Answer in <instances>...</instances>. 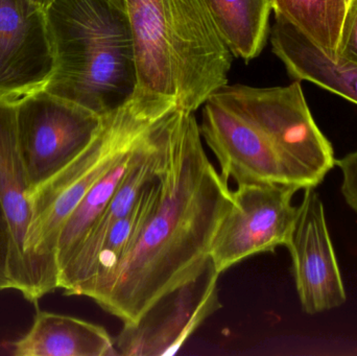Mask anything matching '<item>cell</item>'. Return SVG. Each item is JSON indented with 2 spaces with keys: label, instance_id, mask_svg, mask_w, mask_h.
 <instances>
[{
  "label": "cell",
  "instance_id": "obj_1",
  "mask_svg": "<svg viewBox=\"0 0 357 356\" xmlns=\"http://www.w3.org/2000/svg\"><path fill=\"white\" fill-rule=\"evenodd\" d=\"M231 205L232 190L204 150L195 113L181 109L152 213L92 300L123 324L136 323L158 299L203 269Z\"/></svg>",
  "mask_w": 357,
  "mask_h": 356
},
{
  "label": "cell",
  "instance_id": "obj_2",
  "mask_svg": "<svg viewBox=\"0 0 357 356\" xmlns=\"http://www.w3.org/2000/svg\"><path fill=\"white\" fill-rule=\"evenodd\" d=\"M135 47L136 91L195 113L228 84L233 54L206 0H126Z\"/></svg>",
  "mask_w": 357,
  "mask_h": 356
},
{
  "label": "cell",
  "instance_id": "obj_3",
  "mask_svg": "<svg viewBox=\"0 0 357 356\" xmlns=\"http://www.w3.org/2000/svg\"><path fill=\"white\" fill-rule=\"evenodd\" d=\"M54 65L43 89L105 116L137 87L126 0H54L46 10Z\"/></svg>",
  "mask_w": 357,
  "mask_h": 356
},
{
  "label": "cell",
  "instance_id": "obj_4",
  "mask_svg": "<svg viewBox=\"0 0 357 356\" xmlns=\"http://www.w3.org/2000/svg\"><path fill=\"white\" fill-rule=\"evenodd\" d=\"M175 104L172 98L135 91L125 105L102 116L96 137L73 162L31 194L33 215L25 245L29 302L37 303L59 288L56 247L65 222L96 182Z\"/></svg>",
  "mask_w": 357,
  "mask_h": 356
},
{
  "label": "cell",
  "instance_id": "obj_5",
  "mask_svg": "<svg viewBox=\"0 0 357 356\" xmlns=\"http://www.w3.org/2000/svg\"><path fill=\"white\" fill-rule=\"evenodd\" d=\"M210 98L264 135L295 187L316 188L337 165L333 146L317 125L299 81L270 88L227 84Z\"/></svg>",
  "mask_w": 357,
  "mask_h": 356
},
{
  "label": "cell",
  "instance_id": "obj_6",
  "mask_svg": "<svg viewBox=\"0 0 357 356\" xmlns=\"http://www.w3.org/2000/svg\"><path fill=\"white\" fill-rule=\"evenodd\" d=\"M102 123L94 111L44 89L16 100L17 144L29 198L89 146Z\"/></svg>",
  "mask_w": 357,
  "mask_h": 356
},
{
  "label": "cell",
  "instance_id": "obj_7",
  "mask_svg": "<svg viewBox=\"0 0 357 356\" xmlns=\"http://www.w3.org/2000/svg\"><path fill=\"white\" fill-rule=\"evenodd\" d=\"M298 190L282 184H238L210 248L218 273L254 255L287 246L299 213V206L293 204Z\"/></svg>",
  "mask_w": 357,
  "mask_h": 356
},
{
  "label": "cell",
  "instance_id": "obj_8",
  "mask_svg": "<svg viewBox=\"0 0 357 356\" xmlns=\"http://www.w3.org/2000/svg\"><path fill=\"white\" fill-rule=\"evenodd\" d=\"M211 259L190 279L156 301L136 323L123 324L114 339L119 355H176L199 326L222 309Z\"/></svg>",
  "mask_w": 357,
  "mask_h": 356
},
{
  "label": "cell",
  "instance_id": "obj_9",
  "mask_svg": "<svg viewBox=\"0 0 357 356\" xmlns=\"http://www.w3.org/2000/svg\"><path fill=\"white\" fill-rule=\"evenodd\" d=\"M287 248L302 309L317 315L347 300L343 278L327 227L324 205L316 188H306Z\"/></svg>",
  "mask_w": 357,
  "mask_h": 356
},
{
  "label": "cell",
  "instance_id": "obj_10",
  "mask_svg": "<svg viewBox=\"0 0 357 356\" xmlns=\"http://www.w3.org/2000/svg\"><path fill=\"white\" fill-rule=\"evenodd\" d=\"M54 65L46 10L31 0H0V100L43 89Z\"/></svg>",
  "mask_w": 357,
  "mask_h": 356
},
{
  "label": "cell",
  "instance_id": "obj_11",
  "mask_svg": "<svg viewBox=\"0 0 357 356\" xmlns=\"http://www.w3.org/2000/svg\"><path fill=\"white\" fill-rule=\"evenodd\" d=\"M199 131L213 152L225 181L232 179L237 185L293 186L278 154L264 135L249 121L211 98L204 104Z\"/></svg>",
  "mask_w": 357,
  "mask_h": 356
},
{
  "label": "cell",
  "instance_id": "obj_12",
  "mask_svg": "<svg viewBox=\"0 0 357 356\" xmlns=\"http://www.w3.org/2000/svg\"><path fill=\"white\" fill-rule=\"evenodd\" d=\"M16 100H0V203L12 234L13 288L29 301L31 284L25 245L33 210L17 144Z\"/></svg>",
  "mask_w": 357,
  "mask_h": 356
},
{
  "label": "cell",
  "instance_id": "obj_13",
  "mask_svg": "<svg viewBox=\"0 0 357 356\" xmlns=\"http://www.w3.org/2000/svg\"><path fill=\"white\" fill-rule=\"evenodd\" d=\"M273 52L295 81H306L357 105V64L327 56L289 21L275 16Z\"/></svg>",
  "mask_w": 357,
  "mask_h": 356
},
{
  "label": "cell",
  "instance_id": "obj_14",
  "mask_svg": "<svg viewBox=\"0 0 357 356\" xmlns=\"http://www.w3.org/2000/svg\"><path fill=\"white\" fill-rule=\"evenodd\" d=\"M17 356L119 355L102 326L71 316L39 311L26 334L13 344Z\"/></svg>",
  "mask_w": 357,
  "mask_h": 356
},
{
  "label": "cell",
  "instance_id": "obj_15",
  "mask_svg": "<svg viewBox=\"0 0 357 356\" xmlns=\"http://www.w3.org/2000/svg\"><path fill=\"white\" fill-rule=\"evenodd\" d=\"M175 104L174 106H176ZM173 106V107H174ZM173 107L169 108L171 110ZM169 110L161 117L160 121L149 132L148 135L140 140L133 148L126 153L115 164H113L93 186L90 188L83 200L81 201L77 208L75 209L70 217L65 222L60 236H59L58 247H56V265L59 273L63 268L73 258L77 249L83 244L100 215L110 203L111 199L114 196L116 190L121 186V182L125 179L128 171L131 169L137 156L138 150L142 148L144 142L148 139L157 125L165 118Z\"/></svg>",
  "mask_w": 357,
  "mask_h": 356
},
{
  "label": "cell",
  "instance_id": "obj_16",
  "mask_svg": "<svg viewBox=\"0 0 357 356\" xmlns=\"http://www.w3.org/2000/svg\"><path fill=\"white\" fill-rule=\"evenodd\" d=\"M275 16L282 17L327 56L343 54L352 15L346 0H271Z\"/></svg>",
  "mask_w": 357,
  "mask_h": 356
},
{
  "label": "cell",
  "instance_id": "obj_17",
  "mask_svg": "<svg viewBox=\"0 0 357 356\" xmlns=\"http://www.w3.org/2000/svg\"><path fill=\"white\" fill-rule=\"evenodd\" d=\"M233 56L250 62L261 54L268 35L271 0H206Z\"/></svg>",
  "mask_w": 357,
  "mask_h": 356
},
{
  "label": "cell",
  "instance_id": "obj_18",
  "mask_svg": "<svg viewBox=\"0 0 357 356\" xmlns=\"http://www.w3.org/2000/svg\"><path fill=\"white\" fill-rule=\"evenodd\" d=\"M12 249V234H10V226L0 203V292L4 290H14L12 279H10Z\"/></svg>",
  "mask_w": 357,
  "mask_h": 356
},
{
  "label": "cell",
  "instance_id": "obj_19",
  "mask_svg": "<svg viewBox=\"0 0 357 356\" xmlns=\"http://www.w3.org/2000/svg\"><path fill=\"white\" fill-rule=\"evenodd\" d=\"M343 176L342 194L348 206L357 213V150L337 161Z\"/></svg>",
  "mask_w": 357,
  "mask_h": 356
},
{
  "label": "cell",
  "instance_id": "obj_20",
  "mask_svg": "<svg viewBox=\"0 0 357 356\" xmlns=\"http://www.w3.org/2000/svg\"><path fill=\"white\" fill-rule=\"evenodd\" d=\"M341 58L357 64V4Z\"/></svg>",
  "mask_w": 357,
  "mask_h": 356
},
{
  "label": "cell",
  "instance_id": "obj_21",
  "mask_svg": "<svg viewBox=\"0 0 357 356\" xmlns=\"http://www.w3.org/2000/svg\"><path fill=\"white\" fill-rule=\"evenodd\" d=\"M33 3L38 4V6H41L43 10H47L48 6H50L54 0H31Z\"/></svg>",
  "mask_w": 357,
  "mask_h": 356
},
{
  "label": "cell",
  "instance_id": "obj_22",
  "mask_svg": "<svg viewBox=\"0 0 357 356\" xmlns=\"http://www.w3.org/2000/svg\"><path fill=\"white\" fill-rule=\"evenodd\" d=\"M347 2L348 10H349L350 14L354 17V10H356L357 0H346Z\"/></svg>",
  "mask_w": 357,
  "mask_h": 356
}]
</instances>
